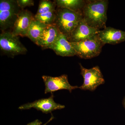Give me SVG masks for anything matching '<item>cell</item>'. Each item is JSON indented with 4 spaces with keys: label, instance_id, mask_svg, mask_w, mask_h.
Returning a JSON list of instances; mask_svg holds the SVG:
<instances>
[{
    "label": "cell",
    "instance_id": "obj_1",
    "mask_svg": "<svg viewBox=\"0 0 125 125\" xmlns=\"http://www.w3.org/2000/svg\"><path fill=\"white\" fill-rule=\"evenodd\" d=\"M108 4L107 0H86L82 11L83 19L95 29L100 30L105 28Z\"/></svg>",
    "mask_w": 125,
    "mask_h": 125
},
{
    "label": "cell",
    "instance_id": "obj_2",
    "mask_svg": "<svg viewBox=\"0 0 125 125\" xmlns=\"http://www.w3.org/2000/svg\"><path fill=\"white\" fill-rule=\"evenodd\" d=\"M83 18L82 13L57 7L54 24L68 39Z\"/></svg>",
    "mask_w": 125,
    "mask_h": 125
},
{
    "label": "cell",
    "instance_id": "obj_3",
    "mask_svg": "<svg viewBox=\"0 0 125 125\" xmlns=\"http://www.w3.org/2000/svg\"><path fill=\"white\" fill-rule=\"evenodd\" d=\"M21 10L16 0H0V29L2 32L12 29Z\"/></svg>",
    "mask_w": 125,
    "mask_h": 125
},
{
    "label": "cell",
    "instance_id": "obj_4",
    "mask_svg": "<svg viewBox=\"0 0 125 125\" xmlns=\"http://www.w3.org/2000/svg\"><path fill=\"white\" fill-rule=\"evenodd\" d=\"M71 44L76 55L84 59H91L99 55L103 47L105 45L99 39L97 34L89 39L79 42L71 43Z\"/></svg>",
    "mask_w": 125,
    "mask_h": 125
},
{
    "label": "cell",
    "instance_id": "obj_5",
    "mask_svg": "<svg viewBox=\"0 0 125 125\" xmlns=\"http://www.w3.org/2000/svg\"><path fill=\"white\" fill-rule=\"evenodd\" d=\"M0 48L4 54L12 57L24 55L28 51L21 42L19 36L14 35L9 30L3 31L0 34Z\"/></svg>",
    "mask_w": 125,
    "mask_h": 125
},
{
    "label": "cell",
    "instance_id": "obj_6",
    "mask_svg": "<svg viewBox=\"0 0 125 125\" xmlns=\"http://www.w3.org/2000/svg\"><path fill=\"white\" fill-rule=\"evenodd\" d=\"M81 70V74L83 78V83L79 88L83 90L95 91L98 87L105 83L102 73L98 66L87 69L79 63Z\"/></svg>",
    "mask_w": 125,
    "mask_h": 125
},
{
    "label": "cell",
    "instance_id": "obj_7",
    "mask_svg": "<svg viewBox=\"0 0 125 125\" xmlns=\"http://www.w3.org/2000/svg\"><path fill=\"white\" fill-rule=\"evenodd\" d=\"M42 78L45 85V94L53 93L61 90H67L70 93L79 88L78 86H72L68 81L67 75L63 74L57 77L43 75Z\"/></svg>",
    "mask_w": 125,
    "mask_h": 125
},
{
    "label": "cell",
    "instance_id": "obj_8",
    "mask_svg": "<svg viewBox=\"0 0 125 125\" xmlns=\"http://www.w3.org/2000/svg\"><path fill=\"white\" fill-rule=\"evenodd\" d=\"M56 7L54 1L48 0L40 1L34 19L47 25L54 24L56 15Z\"/></svg>",
    "mask_w": 125,
    "mask_h": 125
},
{
    "label": "cell",
    "instance_id": "obj_9",
    "mask_svg": "<svg viewBox=\"0 0 125 125\" xmlns=\"http://www.w3.org/2000/svg\"><path fill=\"white\" fill-rule=\"evenodd\" d=\"M54 97L53 93H52L50 97L48 98L41 99L32 103L23 104L19 107L18 109L23 110L34 108L43 113L48 114L51 113L55 110L64 108V105L57 103L54 101Z\"/></svg>",
    "mask_w": 125,
    "mask_h": 125
},
{
    "label": "cell",
    "instance_id": "obj_10",
    "mask_svg": "<svg viewBox=\"0 0 125 125\" xmlns=\"http://www.w3.org/2000/svg\"><path fill=\"white\" fill-rule=\"evenodd\" d=\"M34 18L31 11L24 9L21 10L12 28V33L18 36L27 37L30 26Z\"/></svg>",
    "mask_w": 125,
    "mask_h": 125
},
{
    "label": "cell",
    "instance_id": "obj_11",
    "mask_svg": "<svg viewBox=\"0 0 125 125\" xmlns=\"http://www.w3.org/2000/svg\"><path fill=\"white\" fill-rule=\"evenodd\" d=\"M99 30L90 27L83 19L68 38L70 42H78L92 38L97 34Z\"/></svg>",
    "mask_w": 125,
    "mask_h": 125
},
{
    "label": "cell",
    "instance_id": "obj_12",
    "mask_svg": "<svg viewBox=\"0 0 125 125\" xmlns=\"http://www.w3.org/2000/svg\"><path fill=\"white\" fill-rule=\"evenodd\" d=\"M99 39L104 44L115 45L125 41V31L111 27H106L99 31Z\"/></svg>",
    "mask_w": 125,
    "mask_h": 125
},
{
    "label": "cell",
    "instance_id": "obj_13",
    "mask_svg": "<svg viewBox=\"0 0 125 125\" xmlns=\"http://www.w3.org/2000/svg\"><path fill=\"white\" fill-rule=\"evenodd\" d=\"M57 55L72 57L76 55L74 49L67 37L61 33L55 42L50 48Z\"/></svg>",
    "mask_w": 125,
    "mask_h": 125
},
{
    "label": "cell",
    "instance_id": "obj_14",
    "mask_svg": "<svg viewBox=\"0 0 125 125\" xmlns=\"http://www.w3.org/2000/svg\"><path fill=\"white\" fill-rule=\"evenodd\" d=\"M61 33L55 24L47 25L40 36L37 45L43 49H50Z\"/></svg>",
    "mask_w": 125,
    "mask_h": 125
},
{
    "label": "cell",
    "instance_id": "obj_15",
    "mask_svg": "<svg viewBox=\"0 0 125 125\" xmlns=\"http://www.w3.org/2000/svg\"><path fill=\"white\" fill-rule=\"evenodd\" d=\"M47 25L34 18L30 26L27 37L37 45L40 36Z\"/></svg>",
    "mask_w": 125,
    "mask_h": 125
},
{
    "label": "cell",
    "instance_id": "obj_16",
    "mask_svg": "<svg viewBox=\"0 0 125 125\" xmlns=\"http://www.w3.org/2000/svg\"><path fill=\"white\" fill-rule=\"evenodd\" d=\"M54 1L57 7L65 8L75 12L82 13L86 0H56Z\"/></svg>",
    "mask_w": 125,
    "mask_h": 125
},
{
    "label": "cell",
    "instance_id": "obj_17",
    "mask_svg": "<svg viewBox=\"0 0 125 125\" xmlns=\"http://www.w3.org/2000/svg\"><path fill=\"white\" fill-rule=\"evenodd\" d=\"M19 6L21 10H23L27 7L33 6L34 1L33 0H17Z\"/></svg>",
    "mask_w": 125,
    "mask_h": 125
},
{
    "label": "cell",
    "instance_id": "obj_18",
    "mask_svg": "<svg viewBox=\"0 0 125 125\" xmlns=\"http://www.w3.org/2000/svg\"><path fill=\"white\" fill-rule=\"evenodd\" d=\"M54 118V117L53 116L52 114V116L51 118H50L49 121H48L46 123H45L44 125H42V122L39 121L38 119H37V120H35L32 122L28 123L27 125H46L48 123H49Z\"/></svg>",
    "mask_w": 125,
    "mask_h": 125
},
{
    "label": "cell",
    "instance_id": "obj_19",
    "mask_svg": "<svg viewBox=\"0 0 125 125\" xmlns=\"http://www.w3.org/2000/svg\"><path fill=\"white\" fill-rule=\"evenodd\" d=\"M122 105H123V107H124V108H125V96L123 99V101H122Z\"/></svg>",
    "mask_w": 125,
    "mask_h": 125
}]
</instances>
